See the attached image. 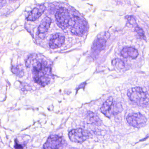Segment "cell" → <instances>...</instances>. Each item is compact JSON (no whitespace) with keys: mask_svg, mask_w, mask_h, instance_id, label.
<instances>
[{"mask_svg":"<svg viewBox=\"0 0 149 149\" xmlns=\"http://www.w3.org/2000/svg\"><path fill=\"white\" fill-rule=\"evenodd\" d=\"M112 63L114 66L119 70L124 69L125 66L124 62L122 60L119 58H115L114 59L112 62Z\"/></svg>","mask_w":149,"mask_h":149,"instance_id":"16","label":"cell"},{"mask_svg":"<svg viewBox=\"0 0 149 149\" xmlns=\"http://www.w3.org/2000/svg\"><path fill=\"white\" fill-rule=\"evenodd\" d=\"M127 122L130 126L136 128L144 127L147 122V119L140 113L129 114L127 118Z\"/></svg>","mask_w":149,"mask_h":149,"instance_id":"5","label":"cell"},{"mask_svg":"<svg viewBox=\"0 0 149 149\" xmlns=\"http://www.w3.org/2000/svg\"><path fill=\"white\" fill-rule=\"evenodd\" d=\"M12 71L15 74H16L19 77H22L23 75V70L22 67H20L19 66L14 67Z\"/></svg>","mask_w":149,"mask_h":149,"instance_id":"17","label":"cell"},{"mask_svg":"<svg viewBox=\"0 0 149 149\" xmlns=\"http://www.w3.org/2000/svg\"><path fill=\"white\" fill-rule=\"evenodd\" d=\"M6 0H0V8L3 7L6 3Z\"/></svg>","mask_w":149,"mask_h":149,"instance_id":"21","label":"cell"},{"mask_svg":"<svg viewBox=\"0 0 149 149\" xmlns=\"http://www.w3.org/2000/svg\"><path fill=\"white\" fill-rule=\"evenodd\" d=\"M11 1H15V0H10Z\"/></svg>","mask_w":149,"mask_h":149,"instance_id":"22","label":"cell"},{"mask_svg":"<svg viewBox=\"0 0 149 149\" xmlns=\"http://www.w3.org/2000/svg\"><path fill=\"white\" fill-rule=\"evenodd\" d=\"M63 139L58 135H52L44 145V149H59L62 146Z\"/></svg>","mask_w":149,"mask_h":149,"instance_id":"7","label":"cell"},{"mask_svg":"<svg viewBox=\"0 0 149 149\" xmlns=\"http://www.w3.org/2000/svg\"><path fill=\"white\" fill-rule=\"evenodd\" d=\"M70 18L69 12L65 8H60L57 11L56 21L59 27L62 29H66L68 28Z\"/></svg>","mask_w":149,"mask_h":149,"instance_id":"4","label":"cell"},{"mask_svg":"<svg viewBox=\"0 0 149 149\" xmlns=\"http://www.w3.org/2000/svg\"><path fill=\"white\" fill-rule=\"evenodd\" d=\"M25 146V145L19 144L18 142H15V148L16 149H24Z\"/></svg>","mask_w":149,"mask_h":149,"instance_id":"20","label":"cell"},{"mask_svg":"<svg viewBox=\"0 0 149 149\" xmlns=\"http://www.w3.org/2000/svg\"><path fill=\"white\" fill-rule=\"evenodd\" d=\"M127 95L131 101L140 107H147L149 105V94L146 90L136 87L128 90Z\"/></svg>","mask_w":149,"mask_h":149,"instance_id":"2","label":"cell"},{"mask_svg":"<svg viewBox=\"0 0 149 149\" xmlns=\"http://www.w3.org/2000/svg\"><path fill=\"white\" fill-rule=\"evenodd\" d=\"M122 110V107L121 104L120 102H114L112 106L109 108V110L107 112L105 116L107 117L110 118L113 116L119 114Z\"/></svg>","mask_w":149,"mask_h":149,"instance_id":"12","label":"cell"},{"mask_svg":"<svg viewBox=\"0 0 149 149\" xmlns=\"http://www.w3.org/2000/svg\"><path fill=\"white\" fill-rule=\"evenodd\" d=\"M69 26L71 33L77 36H83L87 29V24L83 18L77 16L70 18Z\"/></svg>","mask_w":149,"mask_h":149,"instance_id":"3","label":"cell"},{"mask_svg":"<svg viewBox=\"0 0 149 149\" xmlns=\"http://www.w3.org/2000/svg\"><path fill=\"white\" fill-rule=\"evenodd\" d=\"M51 23V20L50 18L48 17L44 18L41 24L38 27V32L39 35L44 34L48 31L50 28Z\"/></svg>","mask_w":149,"mask_h":149,"instance_id":"13","label":"cell"},{"mask_svg":"<svg viewBox=\"0 0 149 149\" xmlns=\"http://www.w3.org/2000/svg\"><path fill=\"white\" fill-rule=\"evenodd\" d=\"M121 54V56L124 58H129L132 59H135L139 55L137 50L132 47H126L123 48L122 50Z\"/></svg>","mask_w":149,"mask_h":149,"instance_id":"11","label":"cell"},{"mask_svg":"<svg viewBox=\"0 0 149 149\" xmlns=\"http://www.w3.org/2000/svg\"><path fill=\"white\" fill-rule=\"evenodd\" d=\"M127 19L129 22L131 24H134V25H135L136 24V20L134 17L128 16L127 17Z\"/></svg>","mask_w":149,"mask_h":149,"instance_id":"19","label":"cell"},{"mask_svg":"<svg viewBox=\"0 0 149 149\" xmlns=\"http://www.w3.org/2000/svg\"><path fill=\"white\" fill-rule=\"evenodd\" d=\"M135 30L136 33L138 34V35H139L140 37L142 38H145L144 31L142 29H141V28L138 27V26H136V27H135Z\"/></svg>","mask_w":149,"mask_h":149,"instance_id":"18","label":"cell"},{"mask_svg":"<svg viewBox=\"0 0 149 149\" xmlns=\"http://www.w3.org/2000/svg\"><path fill=\"white\" fill-rule=\"evenodd\" d=\"M64 42V36L60 33H57L53 35L50 39L49 46L51 49H57L61 47Z\"/></svg>","mask_w":149,"mask_h":149,"instance_id":"9","label":"cell"},{"mask_svg":"<svg viewBox=\"0 0 149 149\" xmlns=\"http://www.w3.org/2000/svg\"><path fill=\"white\" fill-rule=\"evenodd\" d=\"M32 74L35 82L44 86L50 81V68L47 62L42 58L35 59L32 64Z\"/></svg>","mask_w":149,"mask_h":149,"instance_id":"1","label":"cell"},{"mask_svg":"<svg viewBox=\"0 0 149 149\" xmlns=\"http://www.w3.org/2000/svg\"><path fill=\"white\" fill-rule=\"evenodd\" d=\"M108 33H105L102 36H99L93 44L92 50L95 53H99L106 47L107 39Z\"/></svg>","mask_w":149,"mask_h":149,"instance_id":"8","label":"cell"},{"mask_svg":"<svg viewBox=\"0 0 149 149\" xmlns=\"http://www.w3.org/2000/svg\"><path fill=\"white\" fill-rule=\"evenodd\" d=\"M86 119L88 122L92 124L100 125L101 123V120L98 116L95 113L90 111L87 114Z\"/></svg>","mask_w":149,"mask_h":149,"instance_id":"14","label":"cell"},{"mask_svg":"<svg viewBox=\"0 0 149 149\" xmlns=\"http://www.w3.org/2000/svg\"><path fill=\"white\" fill-rule=\"evenodd\" d=\"M45 10V7L43 5H39L35 7L28 16V21H36L42 15Z\"/></svg>","mask_w":149,"mask_h":149,"instance_id":"10","label":"cell"},{"mask_svg":"<svg viewBox=\"0 0 149 149\" xmlns=\"http://www.w3.org/2000/svg\"><path fill=\"white\" fill-rule=\"evenodd\" d=\"M68 135L72 142L77 143L84 142L89 137L87 131L81 128L72 130L69 132Z\"/></svg>","mask_w":149,"mask_h":149,"instance_id":"6","label":"cell"},{"mask_svg":"<svg viewBox=\"0 0 149 149\" xmlns=\"http://www.w3.org/2000/svg\"><path fill=\"white\" fill-rule=\"evenodd\" d=\"M113 102V99L112 97H109L106 101L103 103L100 109L101 111L104 115L109 110Z\"/></svg>","mask_w":149,"mask_h":149,"instance_id":"15","label":"cell"}]
</instances>
